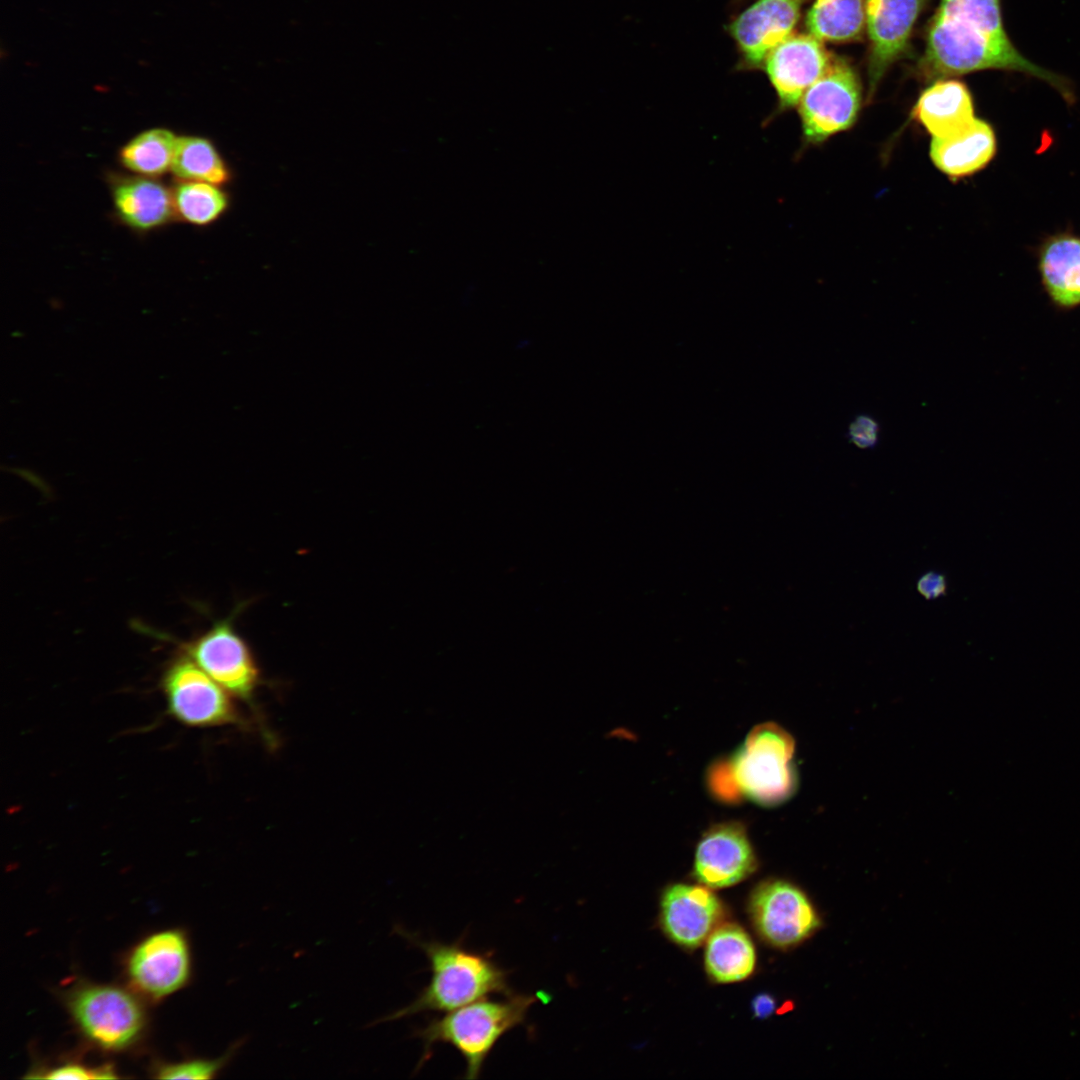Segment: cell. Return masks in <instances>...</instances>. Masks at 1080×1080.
<instances>
[{"label": "cell", "mask_w": 1080, "mask_h": 1080, "mask_svg": "<svg viewBox=\"0 0 1080 1080\" xmlns=\"http://www.w3.org/2000/svg\"><path fill=\"white\" fill-rule=\"evenodd\" d=\"M538 1000L537 994L511 992L503 999L485 997L431 1019L415 1032L424 1043L419 1066L430 1056L434 1044L446 1043L464 1059L465 1078L477 1079L497 1042L525 1022Z\"/></svg>", "instance_id": "4"}, {"label": "cell", "mask_w": 1080, "mask_h": 1080, "mask_svg": "<svg viewBox=\"0 0 1080 1080\" xmlns=\"http://www.w3.org/2000/svg\"><path fill=\"white\" fill-rule=\"evenodd\" d=\"M916 590L926 600L944 597L948 591L947 578L940 572L927 571L917 579Z\"/></svg>", "instance_id": "28"}, {"label": "cell", "mask_w": 1080, "mask_h": 1080, "mask_svg": "<svg viewBox=\"0 0 1080 1080\" xmlns=\"http://www.w3.org/2000/svg\"><path fill=\"white\" fill-rule=\"evenodd\" d=\"M756 953L752 940L744 929L726 923L707 938L705 968L717 983L739 982L754 971Z\"/></svg>", "instance_id": "20"}, {"label": "cell", "mask_w": 1080, "mask_h": 1080, "mask_svg": "<svg viewBox=\"0 0 1080 1080\" xmlns=\"http://www.w3.org/2000/svg\"><path fill=\"white\" fill-rule=\"evenodd\" d=\"M172 195L175 213L185 222L198 226L217 221L230 204L227 192L208 182L180 180Z\"/></svg>", "instance_id": "24"}, {"label": "cell", "mask_w": 1080, "mask_h": 1080, "mask_svg": "<svg viewBox=\"0 0 1080 1080\" xmlns=\"http://www.w3.org/2000/svg\"><path fill=\"white\" fill-rule=\"evenodd\" d=\"M115 209L130 227L147 231L166 224L175 216L172 191L152 177H125L112 190Z\"/></svg>", "instance_id": "18"}, {"label": "cell", "mask_w": 1080, "mask_h": 1080, "mask_svg": "<svg viewBox=\"0 0 1080 1080\" xmlns=\"http://www.w3.org/2000/svg\"><path fill=\"white\" fill-rule=\"evenodd\" d=\"M170 170L180 180L219 186L227 184L232 178L229 166L215 145L200 136L177 138Z\"/></svg>", "instance_id": "22"}, {"label": "cell", "mask_w": 1080, "mask_h": 1080, "mask_svg": "<svg viewBox=\"0 0 1080 1080\" xmlns=\"http://www.w3.org/2000/svg\"><path fill=\"white\" fill-rule=\"evenodd\" d=\"M177 138L165 128L145 130L121 148L120 161L140 176H160L171 169Z\"/></svg>", "instance_id": "23"}, {"label": "cell", "mask_w": 1080, "mask_h": 1080, "mask_svg": "<svg viewBox=\"0 0 1080 1080\" xmlns=\"http://www.w3.org/2000/svg\"><path fill=\"white\" fill-rule=\"evenodd\" d=\"M231 1052L226 1056L210 1059H189L180 1062L159 1063L153 1074L158 1079H211L225 1065Z\"/></svg>", "instance_id": "25"}, {"label": "cell", "mask_w": 1080, "mask_h": 1080, "mask_svg": "<svg viewBox=\"0 0 1080 1080\" xmlns=\"http://www.w3.org/2000/svg\"><path fill=\"white\" fill-rule=\"evenodd\" d=\"M809 34L790 35L766 57L764 68L777 95V113L798 105L805 91L827 69L832 55Z\"/></svg>", "instance_id": "12"}, {"label": "cell", "mask_w": 1080, "mask_h": 1080, "mask_svg": "<svg viewBox=\"0 0 1080 1080\" xmlns=\"http://www.w3.org/2000/svg\"><path fill=\"white\" fill-rule=\"evenodd\" d=\"M756 867V855L744 826L726 822L710 827L701 837L693 875L708 888H725L746 879Z\"/></svg>", "instance_id": "14"}, {"label": "cell", "mask_w": 1080, "mask_h": 1080, "mask_svg": "<svg viewBox=\"0 0 1080 1080\" xmlns=\"http://www.w3.org/2000/svg\"><path fill=\"white\" fill-rule=\"evenodd\" d=\"M879 434V423L867 414L855 416L848 426V440L860 449L874 448L879 441Z\"/></svg>", "instance_id": "27"}, {"label": "cell", "mask_w": 1080, "mask_h": 1080, "mask_svg": "<svg viewBox=\"0 0 1080 1080\" xmlns=\"http://www.w3.org/2000/svg\"><path fill=\"white\" fill-rule=\"evenodd\" d=\"M805 24L809 33L821 41L856 40L865 25V0H815Z\"/></svg>", "instance_id": "21"}, {"label": "cell", "mask_w": 1080, "mask_h": 1080, "mask_svg": "<svg viewBox=\"0 0 1080 1080\" xmlns=\"http://www.w3.org/2000/svg\"><path fill=\"white\" fill-rule=\"evenodd\" d=\"M242 608V604L237 606L227 618L184 643L182 649L233 698L252 707L262 673L249 644L235 628L234 619Z\"/></svg>", "instance_id": "6"}, {"label": "cell", "mask_w": 1080, "mask_h": 1080, "mask_svg": "<svg viewBox=\"0 0 1080 1080\" xmlns=\"http://www.w3.org/2000/svg\"><path fill=\"white\" fill-rule=\"evenodd\" d=\"M918 67L928 80L987 69L1019 72L1045 81L1068 103L1074 99L1066 78L1031 62L1012 43L1001 0H940Z\"/></svg>", "instance_id": "1"}, {"label": "cell", "mask_w": 1080, "mask_h": 1080, "mask_svg": "<svg viewBox=\"0 0 1080 1080\" xmlns=\"http://www.w3.org/2000/svg\"><path fill=\"white\" fill-rule=\"evenodd\" d=\"M807 0H757L728 26L743 69L762 68L767 55L787 39Z\"/></svg>", "instance_id": "13"}, {"label": "cell", "mask_w": 1080, "mask_h": 1080, "mask_svg": "<svg viewBox=\"0 0 1080 1080\" xmlns=\"http://www.w3.org/2000/svg\"><path fill=\"white\" fill-rule=\"evenodd\" d=\"M912 114L933 138L955 134L976 118L969 89L953 79L934 81L922 92Z\"/></svg>", "instance_id": "17"}, {"label": "cell", "mask_w": 1080, "mask_h": 1080, "mask_svg": "<svg viewBox=\"0 0 1080 1080\" xmlns=\"http://www.w3.org/2000/svg\"><path fill=\"white\" fill-rule=\"evenodd\" d=\"M925 0H865L869 38L868 97L890 66L906 51Z\"/></svg>", "instance_id": "11"}, {"label": "cell", "mask_w": 1080, "mask_h": 1080, "mask_svg": "<svg viewBox=\"0 0 1080 1080\" xmlns=\"http://www.w3.org/2000/svg\"><path fill=\"white\" fill-rule=\"evenodd\" d=\"M722 914L721 902L704 885L673 884L662 894L661 926L673 942L685 948H696L707 940Z\"/></svg>", "instance_id": "15"}, {"label": "cell", "mask_w": 1080, "mask_h": 1080, "mask_svg": "<svg viewBox=\"0 0 1080 1080\" xmlns=\"http://www.w3.org/2000/svg\"><path fill=\"white\" fill-rule=\"evenodd\" d=\"M143 998L131 988L79 981L62 992V1000L81 1036L96 1048L121 1052L144 1036L147 1013Z\"/></svg>", "instance_id": "5"}, {"label": "cell", "mask_w": 1080, "mask_h": 1080, "mask_svg": "<svg viewBox=\"0 0 1080 1080\" xmlns=\"http://www.w3.org/2000/svg\"><path fill=\"white\" fill-rule=\"evenodd\" d=\"M129 988L141 998L159 1002L182 989L191 976V953L181 929L151 933L128 951L123 962Z\"/></svg>", "instance_id": "7"}, {"label": "cell", "mask_w": 1080, "mask_h": 1080, "mask_svg": "<svg viewBox=\"0 0 1080 1080\" xmlns=\"http://www.w3.org/2000/svg\"><path fill=\"white\" fill-rule=\"evenodd\" d=\"M749 913L761 938L779 949L799 945L822 925L805 892L780 879L764 881L753 890Z\"/></svg>", "instance_id": "10"}, {"label": "cell", "mask_w": 1080, "mask_h": 1080, "mask_svg": "<svg viewBox=\"0 0 1080 1080\" xmlns=\"http://www.w3.org/2000/svg\"><path fill=\"white\" fill-rule=\"evenodd\" d=\"M417 945L430 964L431 979L417 998L379 1021L407 1017L419 1012H449L492 994L511 993L508 972L491 953L468 949L463 942L424 941L398 928Z\"/></svg>", "instance_id": "3"}, {"label": "cell", "mask_w": 1080, "mask_h": 1080, "mask_svg": "<svg viewBox=\"0 0 1080 1080\" xmlns=\"http://www.w3.org/2000/svg\"><path fill=\"white\" fill-rule=\"evenodd\" d=\"M1039 270L1042 283L1061 308L1080 305V238L1060 234L1047 240L1041 248Z\"/></svg>", "instance_id": "19"}, {"label": "cell", "mask_w": 1080, "mask_h": 1080, "mask_svg": "<svg viewBox=\"0 0 1080 1080\" xmlns=\"http://www.w3.org/2000/svg\"><path fill=\"white\" fill-rule=\"evenodd\" d=\"M775 1009L776 1002L770 994L761 993L752 1000L753 1014L759 1019L768 1018L774 1013Z\"/></svg>", "instance_id": "29"}, {"label": "cell", "mask_w": 1080, "mask_h": 1080, "mask_svg": "<svg viewBox=\"0 0 1080 1080\" xmlns=\"http://www.w3.org/2000/svg\"><path fill=\"white\" fill-rule=\"evenodd\" d=\"M29 1078L44 1079H114L118 1078L109 1064L92 1067L79 1062L68 1061L59 1065L38 1070Z\"/></svg>", "instance_id": "26"}, {"label": "cell", "mask_w": 1080, "mask_h": 1080, "mask_svg": "<svg viewBox=\"0 0 1080 1080\" xmlns=\"http://www.w3.org/2000/svg\"><path fill=\"white\" fill-rule=\"evenodd\" d=\"M996 137L991 125L975 118L961 131L933 138L930 157L935 166L951 178L972 175L994 157Z\"/></svg>", "instance_id": "16"}, {"label": "cell", "mask_w": 1080, "mask_h": 1080, "mask_svg": "<svg viewBox=\"0 0 1080 1080\" xmlns=\"http://www.w3.org/2000/svg\"><path fill=\"white\" fill-rule=\"evenodd\" d=\"M862 104V88L854 68L841 57L832 59L798 103L803 140L819 144L850 128Z\"/></svg>", "instance_id": "8"}, {"label": "cell", "mask_w": 1080, "mask_h": 1080, "mask_svg": "<svg viewBox=\"0 0 1080 1080\" xmlns=\"http://www.w3.org/2000/svg\"><path fill=\"white\" fill-rule=\"evenodd\" d=\"M795 742L779 725L766 722L754 727L743 745L709 774L712 792L721 800L745 798L764 806L789 799L797 777L793 766Z\"/></svg>", "instance_id": "2"}, {"label": "cell", "mask_w": 1080, "mask_h": 1080, "mask_svg": "<svg viewBox=\"0 0 1080 1080\" xmlns=\"http://www.w3.org/2000/svg\"><path fill=\"white\" fill-rule=\"evenodd\" d=\"M169 713L192 727L244 725L233 698L185 654L175 659L162 679Z\"/></svg>", "instance_id": "9"}]
</instances>
